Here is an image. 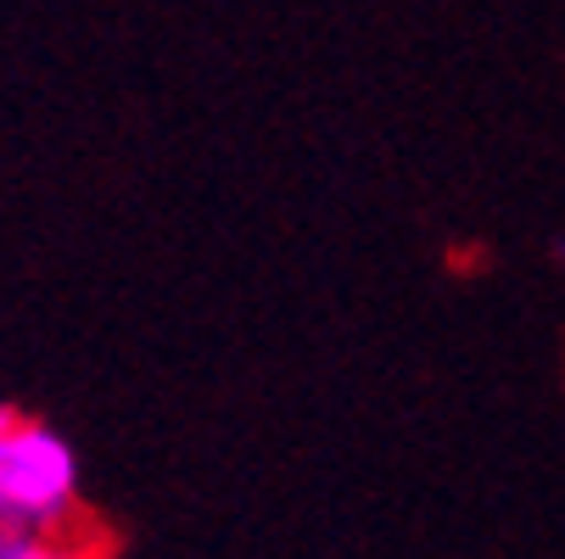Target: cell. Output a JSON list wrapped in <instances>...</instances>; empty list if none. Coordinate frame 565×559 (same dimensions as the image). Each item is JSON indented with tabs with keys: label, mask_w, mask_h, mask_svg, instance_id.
<instances>
[{
	"label": "cell",
	"mask_w": 565,
	"mask_h": 559,
	"mask_svg": "<svg viewBox=\"0 0 565 559\" xmlns=\"http://www.w3.org/2000/svg\"><path fill=\"white\" fill-rule=\"evenodd\" d=\"M0 559H96L85 542H67L62 531H23L0 526Z\"/></svg>",
	"instance_id": "7a4b0ae2"
},
{
	"label": "cell",
	"mask_w": 565,
	"mask_h": 559,
	"mask_svg": "<svg viewBox=\"0 0 565 559\" xmlns=\"http://www.w3.org/2000/svg\"><path fill=\"white\" fill-rule=\"evenodd\" d=\"M78 448L23 409L0 426V526L67 531L78 515Z\"/></svg>",
	"instance_id": "6da1fadb"
}]
</instances>
